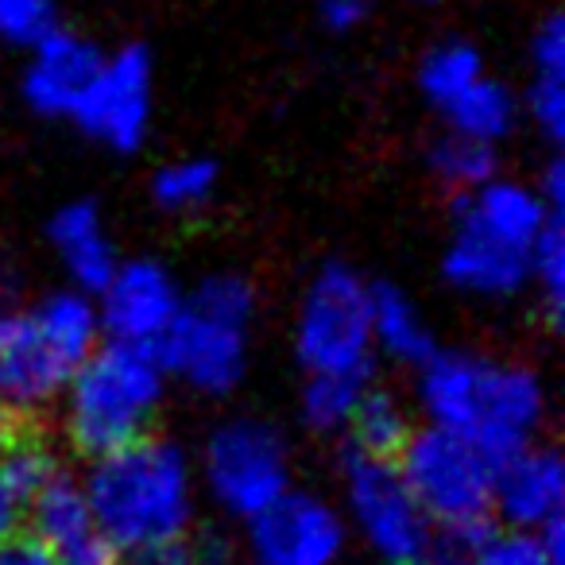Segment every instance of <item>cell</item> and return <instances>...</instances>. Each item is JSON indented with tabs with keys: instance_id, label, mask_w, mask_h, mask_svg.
<instances>
[{
	"instance_id": "7c38bea8",
	"label": "cell",
	"mask_w": 565,
	"mask_h": 565,
	"mask_svg": "<svg viewBox=\"0 0 565 565\" xmlns=\"http://www.w3.org/2000/svg\"><path fill=\"white\" fill-rule=\"evenodd\" d=\"M97 322L109 333V341L128 349L156 353L171 333L174 318L182 310V291L174 275L156 259H132L117 264L102 291L94 295Z\"/></svg>"
},
{
	"instance_id": "f546056e",
	"label": "cell",
	"mask_w": 565,
	"mask_h": 565,
	"mask_svg": "<svg viewBox=\"0 0 565 565\" xmlns=\"http://www.w3.org/2000/svg\"><path fill=\"white\" fill-rule=\"evenodd\" d=\"M531 71L534 74H565V20L546 17L531 40Z\"/></svg>"
},
{
	"instance_id": "8992f818",
	"label": "cell",
	"mask_w": 565,
	"mask_h": 565,
	"mask_svg": "<svg viewBox=\"0 0 565 565\" xmlns=\"http://www.w3.org/2000/svg\"><path fill=\"white\" fill-rule=\"evenodd\" d=\"M256 291L241 275H213L198 287L156 349L167 376H179L202 395H225L241 384L248 364V330Z\"/></svg>"
},
{
	"instance_id": "ba28073f",
	"label": "cell",
	"mask_w": 565,
	"mask_h": 565,
	"mask_svg": "<svg viewBox=\"0 0 565 565\" xmlns=\"http://www.w3.org/2000/svg\"><path fill=\"white\" fill-rule=\"evenodd\" d=\"M295 349L307 376L364 380L376 361L372 349V287L345 264L315 275L302 295Z\"/></svg>"
},
{
	"instance_id": "3957f363",
	"label": "cell",
	"mask_w": 565,
	"mask_h": 565,
	"mask_svg": "<svg viewBox=\"0 0 565 565\" xmlns=\"http://www.w3.org/2000/svg\"><path fill=\"white\" fill-rule=\"evenodd\" d=\"M562 205H550L539 186L492 179L465 194L441 271L472 299H515L531 282V259L542 228Z\"/></svg>"
},
{
	"instance_id": "f1b7e54d",
	"label": "cell",
	"mask_w": 565,
	"mask_h": 565,
	"mask_svg": "<svg viewBox=\"0 0 565 565\" xmlns=\"http://www.w3.org/2000/svg\"><path fill=\"white\" fill-rule=\"evenodd\" d=\"M228 550L213 534H182V539L159 546L156 554L140 557V565H225Z\"/></svg>"
},
{
	"instance_id": "52a82bcc",
	"label": "cell",
	"mask_w": 565,
	"mask_h": 565,
	"mask_svg": "<svg viewBox=\"0 0 565 565\" xmlns=\"http://www.w3.org/2000/svg\"><path fill=\"white\" fill-rule=\"evenodd\" d=\"M399 477L423 508L426 523L472 539L492 515L495 457L438 426L411 430L399 449Z\"/></svg>"
},
{
	"instance_id": "9a60e30c",
	"label": "cell",
	"mask_w": 565,
	"mask_h": 565,
	"mask_svg": "<svg viewBox=\"0 0 565 565\" xmlns=\"http://www.w3.org/2000/svg\"><path fill=\"white\" fill-rule=\"evenodd\" d=\"M28 515H32L28 539L40 542L55 565H113V557H117L97 526L86 488L74 480H51L32 500Z\"/></svg>"
},
{
	"instance_id": "6da1fadb",
	"label": "cell",
	"mask_w": 565,
	"mask_h": 565,
	"mask_svg": "<svg viewBox=\"0 0 565 565\" xmlns=\"http://www.w3.org/2000/svg\"><path fill=\"white\" fill-rule=\"evenodd\" d=\"M418 395L430 426L472 441L495 461L534 446L546 418V392L531 369L480 353H434L423 364Z\"/></svg>"
},
{
	"instance_id": "4fadbf2b",
	"label": "cell",
	"mask_w": 565,
	"mask_h": 565,
	"mask_svg": "<svg viewBox=\"0 0 565 565\" xmlns=\"http://www.w3.org/2000/svg\"><path fill=\"white\" fill-rule=\"evenodd\" d=\"M248 550L256 565H333L345 550V523L333 503L291 488L248 519Z\"/></svg>"
},
{
	"instance_id": "ffe728a7",
	"label": "cell",
	"mask_w": 565,
	"mask_h": 565,
	"mask_svg": "<svg viewBox=\"0 0 565 565\" xmlns=\"http://www.w3.org/2000/svg\"><path fill=\"white\" fill-rule=\"evenodd\" d=\"M465 565H565L562 526H550L542 534L531 531H495L477 534L465 554Z\"/></svg>"
},
{
	"instance_id": "5bb4252c",
	"label": "cell",
	"mask_w": 565,
	"mask_h": 565,
	"mask_svg": "<svg viewBox=\"0 0 565 565\" xmlns=\"http://www.w3.org/2000/svg\"><path fill=\"white\" fill-rule=\"evenodd\" d=\"M565 508V465L554 449L526 446L495 465L492 511L508 519L511 531L542 534L562 526Z\"/></svg>"
},
{
	"instance_id": "d6a6232c",
	"label": "cell",
	"mask_w": 565,
	"mask_h": 565,
	"mask_svg": "<svg viewBox=\"0 0 565 565\" xmlns=\"http://www.w3.org/2000/svg\"><path fill=\"white\" fill-rule=\"evenodd\" d=\"M24 503H20V495L9 488V480H4V472H0V539L4 534H17V523L20 515H24Z\"/></svg>"
},
{
	"instance_id": "1f68e13d",
	"label": "cell",
	"mask_w": 565,
	"mask_h": 565,
	"mask_svg": "<svg viewBox=\"0 0 565 565\" xmlns=\"http://www.w3.org/2000/svg\"><path fill=\"white\" fill-rule=\"evenodd\" d=\"M0 565H55L51 554L28 534H4L0 539Z\"/></svg>"
},
{
	"instance_id": "e0dca14e",
	"label": "cell",
	"mask_w": 565,
	"mask_h": 565,
	"mask_svg": "<svg viewBox=\"0 0 565 565\" xmlns=\"http://www.w3.org/2000/svg\"><path fill=\"white\" fill-rule=\"evenodd\" d=\"M51 244H55V256L63 264V271L71 275L74 291L89 295V299L117 271L113 236L105 228V217L97 213V205L89 202H71L51 217Z\"/></svg>"
},
{
	"instance_id": "603a6c76",
	"label": "cell",
	"mask_w": 565,
	"mask_h": 565,
	"mask_svg": "<svg viewBox=\"0 0 565 565\" xmlns=\"http://www.w3.org/2000/svg\"><path fill=\"white\" fill-rule=\"evenodd\" d=\"M364 392H369L364 380L310 376L307 387H302V418H307V426H315V430H322V434L349 430Z\"/></svg>"
},
{
	"instance_id": "5b68a950",
	"label": "cell",
	"mask_w": 565,
	"mask_h": 565,
	"mask_svg": "<svg viewBox=\"0 0 565 565\" xmlns=\"http://www.w3.org/2000/svg\"><path fill=\"white\" fill-rule=\"evenodd\" d=\"M163 392L167 372L156 353L105 341L86 356L63 392L66 434L94 461L128 449L132 441L148 438L163 407Z\"/></svg>"
},
{
	"instance_id": "d4e9b609",
	"label": "cell",
	"mask_w": 565,
	"mask_h": 565,
	"mask_svg": "<svg viewBox=\"0 0 565 565\" xmlns=\"http://www.w3.org/2000/svg\"><path fill=\"white\" fill-rule=\"evenodd\" d=\"M430 163L446 186L465 190V194H472V190H480L484 182L495 179V148L465 140V136H457V132L441 136V140L434 143Z\"/></svg>"
},
{
	"instance_id": "8fae6325",
	"label": "cell",
	"mask_w": 565,
	"mask_h": 565,
	"mask_svg": "<svg viewBox=\"0 0 565 565\" xmlns=\"http://www.w3.org/2000/svg\"><path fill=\"white\" fill-rule=\"evenodd\" d=\"M156 109V74L143 47H120L102 58L71 120L113 151H136Z\"/></svg>"
},
{
	"instance_id": "30bf717a",
	"label": "cell",
	"mask_w": 565,
	"mask_h": 565,
	"mask_svg": "<svg viewBox=\"0 0 565 565\" xmlns=\"http://www.w3.org/2000/svg\"><path fill=\"white\" fill-rule=\"evenodd\" d=\"M345 503L364 542L392 565H407L430 554V523L392 457H349Z\"/></svg>"
},
{
	"instance_id": "9c48e42d",
	"label": "cell",
	"mask_w": 565,
	"mask_h": 565,
	"mask_svg": "<svg viewBox=\"0 0 565 565\" xmlns=\"http://www.w3.org/2000/svg\"><path fill=\"white\" fill-rule=\"evenodd\" d=\"M202 477L210 495L236 519H256L291 492V457L279 430L256 418H233L205 441Z\"/></svg>"
},
{
	"instance_id": "4316f807",
	"label": "cell",
	"mask_w": 565,
	"mask_h": 565,
	"mask_svg": "<svg viewBox=\"0 0 565 565\" xmlns=\"http://www.w3.org/2000/svg\"><path fill=\"white\" fill-rule=\"evenodd\" d=\"M58 0H0V40L35 51L58 32Z\"/></svg>"
},
{
	"instance_id": "d6986e66",
	"label": "cell",
	"mask_w": 565,
	"mask_h": 565,
	"mask_svg": "<svg viewBox=\"0 0 565 565\" xmlns=\"http://www.w3.org/2000/svg\"><path fill=\"white\" fill-rule=\"evenodd\" d=\"M441 113H446V120H449V132L495 148V143H500L503 136H511V128H515L519 102L508 86H500V82H492L484 74L477 86L465 89V94L457 97L454 105H446Z\"/></svg>"
},
{
	"instance_id": "ac0fdd59",
	"label": "cell",
	"mask_w": 565,
	"mask_h": 565,
	"mask_svg": "<svg viewBox=\"0 0 565 565\" xmlns=\"http://www.w3.org/2000/svg\"><path fill=\"white\" fill-rule=\"evenodd\" d=\"M372 349L399 364H426L438 353L423 310L395 287H372Z\"/></svg>"
},
{
	"instance_id": "7a4b0ae2",
	"label": "cell",
	"mask_w": 565,
	"mask_h": 565,
	"mask_svg": "<svg viewBox=\"0 0 565 565\" xmlns=\"http://www.w3.org/2000/svg\"><path fill=\"white\" fill-rule=\"evenodd\" d=\"M82 488L113 554L148 557L194 523V472L171 441L140 438L97 457Z\"/></svg>"
},
{
	"instance_id": "836d02e7",
	"label": "cell",
	"mask_w": 565,
	"mask_h": 565,
	"mask_svg": "<svg viewBox=\"0 0 565 565\" xmlns=\"http://www.w3.org/2000/svg\"><path fill=\"white\" fill-rule=\"evenodd\" d=\"M407 565H449V562H441V557H430V554H423L418 562H407Z\"/></svg>"
},
{
	"instance_id": "44dd1931",
	"label": "cell",
	"mask_w": 565,
	"mask_h": 565,
	"mask_svg": "<svg viewBox=\"0 0 565 565\" xmlns=\"http://www.w3.org/2000/svg\"><path fill=\"white\" fill-rule=\"evenodd\" d=\"M356 438V454L364 457H395L403 441L411 438V418L407 407L395 399L392 392H364L361 407H356L353 423H349Z\"/></svg>"
},
{
	"instance_id": "7402d4cb",
	"label": "cell",
	"mask_w": 565,
	"mask_h": 565,
	"mask_svg": "<svg viewBox=\"0 0 565 565\" xmlns=\"http://www.w3.org/2000/svg\"><path fill=\"white\" fill-rule=\"evenodd\" d=\"M480 78H484V58H480V51L457 40L438 43V47L423 58V66H418V86H423V94L430 97L438 109L454 105L457 97L477 86Z\"/></svg>"
},
{
	"instance_id": "4dcf8cb0",
	"label": "cell",
	"mask_w": 565,
	"mask_h": 565,
	"mask_svg": "<svg viewBox=\"0 0 565 565\" xmlns=\"http://www.w3.org/2000/svg\"><path fill=\"white\" fill-rule=\"evenodd\" d=\"M372 0H318V17L330 32H356L369 20Z\"/></svg>"
},
{
	"instance_id": "cb8c5ba5",
	"label": "cell",
	"mask_w": 565,
	"mask_h": 565,
	"mask_svg": "<svg viewBox=\"0 0 565 565\" xmlns=\"http://www.w3.org/2000/svg\"><path fill=\"white\" fill-rule=\"evenodd\" d=\"M213 190H217V167L210 159H174L151 179L156 205H163L167 213L202 210L213 198Z\"/></svg>"
},
{
	"instance_id": "277c9868",
	"label": "cell",
	"mask_w": 565,
	"mask_h": 565,
	"mask_svg": "<svg viewBox=\"0 0 565 565\" xmlns=\"http://www.w3.org/2000/svg\"><path fill=\"white\" fill-rule=\"evenodd\" d=\"M97 345L102 322L94 299L82 291H55L0 318V411L32 415L63 399Z\"/></svg>"
},
{
	"instance_id": "83f0119b",
	"label": "cell",
	"mask_w": 565,
	"mask_h": 565,
	"mask_svg": "<svg viewBox=\"0 0 565 565\" xmlns=\"http://www.w3.org/2000/svg\"><path fill=\"white\" fill-rule=\"evenodd\" d=\"M526 117L534 120L546 140H562L565 132V74H534L523 102Z\"/></svg>"
},
{
	"instance_id": "2e32d148",
	"label": "cell",
	"mask_w": 565,
	"mask_h": 565,
	"mask_svg": "<svg viewBox=\"0 0 565 565\" xmlns=\"http://www.w3.org/2000/svg\"><path fill=\"white\" fill-rule=\"evenodd\" d=\"M105 51L94 40L78 32L58 28L51 40H43L35 51H28L24 71V97L43 117H71L78 109L82 94L94 82Z\"/></svg>"
},
{
	"instance_id": "484cf974",
	"label": "cell",
	"mask_w": 565,
	"mask_h": 565,
	"mask_svg": "<svg viewBox=\"0 0 565 565\" xmlns=\"http://www.w3.org/2000/svg\"><path fill=\"white\" fill-rule=\"evenodd\" d=\"M531 282L539 287L550 318L557 322V318H562V310H565V225H562V213L546 221L539 244H534Z\"/></svg>"
}]
</instances>
